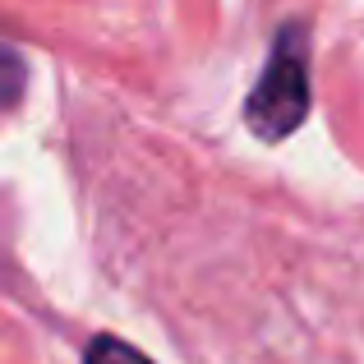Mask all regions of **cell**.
Instances as JSON below:
<instances>
[{"mask_svg":"<svg viewBox=\"0 0 364 364\" xmlns=\"http://www.w3.org/2000/svg\"><path fill=\"white\" fill-rule=\"evenodd\" d=\"M309 116V33L304 23H286L272 42L263 79L245 102V124L254 139L282 143Z\"/></svg>","mask_w":364,"mask_h":364,"instance_id":"cell-1","label":"cell"},{"mask_svg":"<svg viewBox=\"0 0 364 364\" xmlns=\"http://www.w3.org/2000/svg\"><path fill=\"white\" fill-rule=\"evenodd\" d=\"M83 364H152V360L143 355V350H134L129 341H120V337H97L83 350Z\"/></svg>","mask_w":364,"mask_h":364,"instance_id":"cell-2","label":"cell"}]
</instances>
